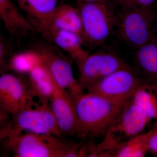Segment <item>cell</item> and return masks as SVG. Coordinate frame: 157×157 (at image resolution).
<instances>
[{"label": "cell", "instance_id": "cell-1", "mask_svg": "<svg viewBox=\"0 0 157 157\" xmlns=\"http://www.w3.org/2000/svg\"><path fill=\"white\" fill-rule=\"evenodd\" d=\"M73 97L77 122L76 136L82 139L104 137L126 103L90 91Z\"/></svg>", "mask_w": 157, "mask_h": 157}, {"label": "cell", "instance_id": "cell-2", "mask_svg": "<svg viewBox=\"0 0 157 157\" xmlns=\"http://www.w3.org/2000/svg\"><path fill=\"white\" fill-rule=\"evenodd\" d=\"M2 140L5 150L15 157H76L79 147L52 135L24 133Z\"/></svg>", "mask_w": 157, "mask_h": 157}, {"label": "cell", "instance_id": "cell-3", "mask_svg": "<svg viewBox=\"0 0 157 157\" xmlns=\"http://www.w3.org/2000/svg\"><path fill=\"white\" fill-rule=\"evenodd\" d=\"M114 6L113 3H76L81 17V38L84 46L97 48L114 33L116 16Z\"/></svg>", "mask_w": 157, "mask_h": 157}, {"label": "cell", "instance_id": "cell-4", "mask_svg": "<svg viewBox=\"0 0 157 157\" xmlns=\"http://www.w3.org/2000/svg\"><path fill=\"white\" fill-rule=\"evenodd\" d=\"M49 103H35L11 115L10 119L5 121L1 128V140L24 133L61 137V132Z\"/></svg>", "mask_w": 157, "mask_h": 157}, {"label": "cell", "instance_id": "cell-5", "mask_svg": "<svg viewBox=\"0 0 157 157\" xmlns=\"http://www.w3.org/2000/svg\"><path fill=\"white\" fill-rule=\"evenodd\" d=\"M155 7L121 8L116 14L114 33L123 42L135 49L155 35Z\"/></svg>", "mask_w": 157, "mask_h": 157}, {"label": "cell", "instance_id": "cell-6", "mask_svg": "<svg viewBox=\"0 0 157 157\" xmlns=\"http://www.w3.org/2000/svg\"><path fill=\"white\" fill-rule=\"evenodd\" d=\"M151 120L132 101L124 105L97 146L99 157L103 153L117 148L133 137L144 133Z\"/></svg>", "mask_w": 157, "mask_h": 157}, {"label": "cell", "instance_id": "cell-7", "mask_svg": "<svg viewBox=\"0 0 157 157\" xmlns=\"http://www.w3.org/2000/svg\"><path fill=\"white\" fill-rule=\"evenodd\" d=\"M56 83L73 97L83 93V89L74 76L72 59L63 54L59 48L51 43H40L33 49Z\"/></svg>", "mask_w": 157, "mask_h": 157}, {"label": "cell", "instance_id": "cell-8", "mask_svg": "<svg viewBox=\"0 0 157 157\" xmlns=\"http://www.w3.org/2000/svg\"><path fill=\"white\" fill-rule=\"evenodd\" d=\"M77 67L78 81L83 89H87L118 70L135 68L117 54L103 50L89 54Z\"/></svg>", "mask_w": 157, "mask_h": 157}, {"label": "cell", "instance_id": "cell-9", "mask_svg": "<svg viewBox=\"0 0 157 157\" xmlns=\"http://www.w3.org/2000/svg\"><path fill=\"white\" fill-rule=\"evenodd\" d=\"M146 82L136 68L124 69L112 73L86 90L112 101L126 103Z\"/></svg>", "mask_w": 157, "mask_h": 157}, {"label": "cell", "instance_id": "cell-10", "mask_svg": "<svg viewBox=\"0 0 157 157\" xmlns=\"http://www.w3.org/2000/svg\"><path fill=\"white\" fill-rule=\"evenodd\" d=\"M3 73L0 77V107L12 115L35 103L28 82L22 76Z\"/></svg>", "mask_w": 157, "mask_h": 157}, {"label": "cell", "instance_id": "cell-11", "mask_svg": "<svg viewBox=\"0 0 157 157\" xmlns=\"http://www.w3.org/2000/svg\"><path fill=\"white\" fill-rule=\"evenodd\" d=\"M49 103L62 135L76 136L77 118L72 95L55 82L53 95Z\"/></svg>", "mask_w": 157, "mask_h": 157}, {"label": "cell", "instance_id": "cell-12", "mask_svg": "<svg viewBox=\"0 0 157 157\" xmlns=\"http://www.w3.org/2000/svg\"><path fill=\"white\" fill-rule=\"evenodd\" d=\"M48 43L65 52L76 65L81 64L89 53L83 48V42L79 35L65 30L37 26L34 28Z\"/></svg>", "mask_w": 157, "mask_h": 157}, {"label": "cell", "instance_id": "cell-13", "mask_svg": "<svg viewBox=\"0 0 157 157\" xmlns=\"http://www.w3.org/2000/svg\"><path fill=\"white\" fill-rule=\"evenodd\" d=\"M33 28L41 26L71 31L81 37L82 25L81 17L75 6L61 1L52 13L40 18L28 17Z\"/></svg>", "mask_w": 157, "mask_h": 157}, {"label": "cell", "instance_id": "cell-14", "mask_svg": "<svg viewBox=\"0 0 157 157\" xmlns=\"http://www.w3.org/2000/svg\"><path fill=\"white\" fill-rule=\"evenodd\" d=\"M0 17L8 33L15 39H21L34 31L28 18L11 0H0Z\"/></svg>", "mask_w": 157, "mask_h": 157}, {"label": "cell", "instance_id": "cell-15", "mask_svg": "<svg viewBox=\"0 0 157 157\" xmlns=\"http://www.w3.org/2000/svg\"><path fill=\"white\" fill-rule=\"evenodd\" d=\"M135 50V68L148 82L157 84V35Z\"/></svg>", "mask_w": 157, "mask_h": 157}, {"label": "cell", "instance_id": "cell-16", "mask_svg": "<svg viewBox=\"0 0 157 157\" xmlns=\"http://www.w3.org/2000/svg\"><path fill=\"white\" fill-rule=\"evenodd\" d=\"M27 80L33 96L40 103H49L53 95L55 81L42 63L37 65L27 75Z\"/></svg>", "mask_w": 157, "mask_h": 157}, {"label": "cell", "instance_id": "cell-17", "mask_svg": "<svg viewBox=\"0 0 157 157\" xmlns=\"http://www.w3.org/2000/svg\"><path fill=\"white\" fill-rule=\"evenodd\" d=\"M151 129L133 137L117 148L105 152L101 157H143L148 153V141Z\"/></svg>", "mask_w": 157, "mask_h": 157}, {"label": "cell", "instance_id": "cell-18", "mask_svg": "<svg viewBox=\"0 0 157 157\" xmlns=\"http://www.w3.org/2000/svg\"><path fill=\"white\" fill-rule=\"evenodd\" d=\"M132 100L151 120L157 124V84L146 82L136 90Z\"/></svg>", "mask_w": 157, "mask_h": 157}, {"label": "cell", "instance_id": "cell-19", "mask_svg": "<svg viewBox=\"0 0 157 157\" xmlns=\"http://www.w3.org/2000/svg\"><path fill=\"white\" fill-rule=\"evenodd\" d=\"M16 1L20 9L26 12L27 17L40 18L52 13L59 5V0Z\"/></svg>", "mask_w": 157, "mask_h": 157}, {"label": "cell", "instance_id": "cell-20", "mask_svg": "<svg viewBox=\"0 0 157 157\" xmlns=\"http://www.w3.org/2000/svg\"><path fill=\"white\" fill-rule=\"evenodd\" d=\"M41 63L38 55L35 51L32 50L13 56L8 61L6 68L11 69L20 75H28Z\"/></svg>", "mask_w": 157, "mask_h": 157}, {"label": "cell", "instance_id": "cell-21", "mask_svg": "<svg viewBox=\"0 0 157 157\" xmlns=\"http://www.w3.org/2000/svg\"><path fill=\"white\" fill-rule=\"evenodd\" d=\"M148 153L157 156V124L151 128V133L148 141Z\"/></svg>", "mask_w": 157, "mask_h": 157}, {"label": "cell", "instance_id": "cell-22", "mask_svg": "<svg viewBox=\"0 0 157 157\" xmlns=\"http://www.w3.org/2000/svg\"><path fill=\"white\" fill-rule=\"evenodd\" d=\"M0 37V66L1 70H3L6 69L7 63L8 49L4 38L2 36Z\"/></svg>", "mask_w": 157, "mask_h": 157}, {"label": "cell", "instance_id": "cell-23", "mask_svg": "<svg viewBox=\"0 0 157 157\" xmlns=\"http://www.w3.org/2000/svg\"><path fill=\"white\" fill-rule=\"evenodd\" d=\"M114 5L120 6L121 8H130L138 6L137 0H111Z\"/></svg>", "mask_w": 157, "mask_h": 157}, {"label": "cell", "instance_id": "cell-24", "mask_svg": "<svg viewBox=\"0 0 157 157\" xmlns=\"http://www.w3.org/2000/svg\"><path fill=\"white\" fill-rule=\"evenodd\" d=\"M157 0H137L138 6L143 8H152L155 7Z\"/></svg>", "mask_w": 157, "mask_h": 157}, {"label": "cell", "instance_id": "cell-25", "mask_svg": "<svg viewBox=\"0 0 157 157\" xmlns=\"http://www.w3.org/2000/svg\"><path fill=\"white\" fill-rule=\"evenodd\" d=\"M60 1L65 2H70V1H73V2H76V3L101 2L106 3H113L111 1V0H60Z\"/></svg>", "mask_w": 157, "mask_h": 157}, {"label": "cell", "instance_id": "cell-26", "mask_svg": "<svg viewBox=\"0 0 157 157\" xmlns=\"http://www.w3.org/2000/svg\"><path fill=\"white\" fill-rule=\"evenodd\" d=\"M155 34L157 36V6L155 7Z\"/></svg>", "mask_w": 157, "mask_h": 157}]
</instances>
